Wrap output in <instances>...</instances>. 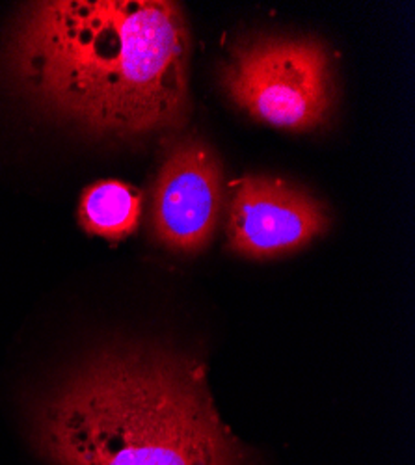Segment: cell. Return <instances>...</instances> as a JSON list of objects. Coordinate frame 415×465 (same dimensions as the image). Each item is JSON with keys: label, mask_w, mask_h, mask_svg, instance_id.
Masks as SVG:
<instances>
[{"label": "cell", "mask_w": 415, "mask_h": 465, "mask_svg": "<svg viewBox=\"0 0 415 465\" xmlns=\"http://www.w3.org/2000/svg\"><path fill=\"white\" fill-rule=\"evenodd\" d=\"M191 30L168 0H49L21 14L6 49L44 112L120 138L177 131L191 110Z\"/></svg>", "instance_id": "obj_1"}, {"label": "cell", "mask_w": 415, "mask_h": 465, "mask_svg": "<svg viewBox=\"0 0 415 465\" xmlns=\"http://www.w3.org/2000/svg\"><path fill=\"white\" fill-rule=\"evenodd\" d=\"M34 443L53 465H250L203 365L159 346L108 348L40 404Z\"/></svg>", "instance_id": "obj_2"}, {"label": "cell", "mask_w": 415, "mask_h": 465, "mask_svg": "<svg viewBox=\"0 0 415 465\" xmlns=\"http://www.w3.org/2000/svg\"><path fill=\"white\" fill-rule=\"evenodd\" d=\"M220 84L252 120L285 131L326 125L335 104L333 64L313 37H246L220 65Z\"/></svg>", "instance_id": "obj_3"}, {"label": "cell", "mask_w": 415, "mask_h": 465, "mask_svg": "<svg viewBox=\"0 0 415 465\" xmlns=\"http://www.w3.org/2000/svg\"><path fill=\"white\" fill-rule=\"evenodd\" d=\"M223 207V173L216 151L200 136L168 143L153 184L151 227L161 246L193 255L212 241Z\"/></svg>", "instance_id": "obj_4"}, {"label": "cell", "mask_w": 415, "mask_h": 465, "mask_svg": "<svg viewBox=\"0 0 415 465\" xmlns=\"http://www.w3.org/2000/svg\"><path fill=\"white\" fill-rule=\"evenodd\" d=\"M328 209L304 188L283 179L250 175L230 203V250L248 259H272L308 246L330 229Z\"/></svg>", "instance_id": "obj_5"}, {"label": "cell", "mask_w": 415, "mask_h": 465, "mask_svg": "<svg viewBox=\"0 0 415 465\" xmlns=\"http://www.w3.org/2000/svg\"><path fill=\"white\" fill-rule=\"evenodd\" d=\"M142 214V193L122 181H99L83 192L79 222L90 235L120 242L133 235Z\"/></svg>", "instance_id": "obj_6"}]
</instances>
